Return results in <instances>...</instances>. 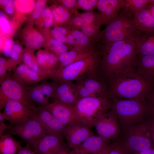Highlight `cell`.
I'll return each mask as SVG.
<instances>
[{
	"instance_id": "681fc988",
	"label": "cell",
	"mask_w": 154,
	"mask_h": 154,
	"mask_svg": "<svg viewBox=\"0 0 154 154\" xmlns=\"http://www.w3.org/2000/svg\"><path fill=\"white\" fill-rule=\"evenodd\" d=\"M111 148V144H109L100 151L92 154H109Z\"/></svg>"
},
{
	"instance_id": "9f6ffc18",
	"label": "cell",
	"mask_w": 154,
	"mask_h": 154,
	"mask_svg": "<svg viewBox=\"0 0 154 154\" xmlns=\"http://www.w3.org/2000/svg\"><path fill=\"white\" fill-rule=\"evenodd\" d=\"M11 50L15 51L19 54L22 51V48L20 45L16 44L13 46Z\"/></svg>"
},
{
	"instance_id": "ee69618b",
	"label": "cell",
	"mask_w": 154,
	"mask_h": 154,
	"mask_svg": "<svg viewBox=\"0 0 154 154\" xmlns=\"http://www.w3.org/2000/svg\"><path fill=\"white\" fill-rule=\"evenodd\" d=\"M17 154H35L33 151L31 149V147L26 145L24 147H22Z\"/></svg>"
},
{
	"instance_id": "ac0fdd59",
	"label": "cell",
	"mask_w": 154,
	"mask_h": 154,
	"mask_svg": "<svg viewBox=\"0 0 154 154\" xmlns=\"http://www.w3.org/2000/svg\"><path fill=\"white\" fill-rule=\"evenodd\" d=\"M96 8L109 23L126 8L125 0H98Z\"/></svg>"
},
{
	"instance_id": "9c48e42d",
	"label": "cell",
	"mask_w": 154,
	"mask_h": 154,
	"mask_svg": "<svg viewBox=\"0 0 154 154\" xmlns=\"http://www.w3.org/2000/svg\"><path fill=\"white\" fill-rule=\"evenodd\" d=\"M29 87L25 86L12 76L8 75L0 84V111L4 109L7 102L10 100L19 101L33 110L36 106L30 104L26 96V92Z\"/></svg>"
},
{
	"instance_id": "b9f144b4",
	"label": "cell",
	"mask_w": 154,
	"mask_h": 154,
	"mask_svg": "<svg viewBox=\"0 0 154 154\" xmlns=\"http://www.w3.org/2000/svg\"><path fill=\"white\" fill-rule=\"evenodd\" d=\"M6 119L3 112H0V136L3 135V133L9 127V125L5 123Z\"/></svg>"
},
{
	"instance_id": "5b68a950",
	"label": "cell",
	"mask_w": 154,
	"mask_h": 154,
	"mask_svg": "<svg viewBox=\"0 0 154 154\" xmlns=\"http://www.w3.org/2000/svg\"><path fill=\"white\" fill-rule=\"evenodd\" d=\"M101 59L100 48L91 56L58 70L51 80L57 82H77L88 77L99 76Z\"/></svg>"
},
{
	"instance_id": "8d00e7d4",
	"label": "cell",
	"mask_w": 154,
	"mask_h": 154,
	"mask_svg": "<svg viewBox=\"0 0 154 154\" xmlns=\"http://www.w3.org/2000/svg\"><path fill=\"white\" fill-rule=\"evenodd\" d=\"M109 154H128L120 142L117 140L111 143Z\"/></svg>"
},
{
	"instance_id": "6f0895ef",
	"label": "cell",
	"mask_w": 154,
	"mask_h": 154,
	"mask_svg": "<svg viewBox=\"0 0 154 154\" xmlns=\"http://www.w3.org/2000/svg\"><path fill=\"white\" fill-rule=\"evenodd\" d=\"M55 39L56 40L63 43L66 42V37L63 36L56 35L53 36Z\"/></svg>"
},
{
	"instance_id": "11a10c76",
	"label": "cell",
	"mask_w": 154,
	"mask_h": 154,
	"mask_svg": "<svg viewBox=\"0 0 154 154\" xmlns=\"http://www.w3.org/2000/svg\"><path fill=\"white\" fill-rule=\"evenodd\" d=\"M42 11L36 8L32 13V17L35 19L38 18L39 16Z\"/></svg>"
},
{
	"instance_id": "9a60e30c",
	"label": "cell",
	"mask_w": 154,
	"mask_h": 154,
	"mask_svg": "<svg viewBox=\"0 0 154 154\" xmlns=\"http://www.w3.org/2000/svg\"><path fill=\"white\" fill-rule=\"evenodd\" d=\"M3 112L6 120L10 125H13L23 122L33 114V110L20 102L10 100L6 103Z\"/></svg>"
},
{
	"instance_id": "7402d4cb",
	"label": "cell",
	"mask_w": 154,
	"mask_h": 154,
	"mask_svg": "<svg viewBox=\"0 0 154 154\" xmlns=\"http://www.w3.org/2000/svg\"><path fill=\"white\" fill-rule=\"evenodd\" d=\"M136 70L147 81L154 84V55L137 56Z\"/></svg>"
},
{
	"instance_id": "816d5d0a",
	"label": "cell",
	"mask_w": 154,
	"mask_h": 154,
	"mask_svg": "<svg viewBox=\"0 0 154 154\" xmlns=\"http://www.w3.org/2000/svg\"><path fill=\"white\" fill-rule=\"evenodd\" d=\"M33 38L41 43L44 41V37L40 33L38 32L34 33L33 35Z\"/></svg>"
},
{
	"instance_id": "6da1fadb",
	"label": "cell",
	"mask_w": 154,
	"mask_h": 154,
	"mask_svg": "<svg viewBox=\"0 0 154 154\" xmlns=\"http://www.w3.org/2000/svg\"><path fill=\"white\" fill-rule=\"evenodd\" d=\"M99 44L101 53L99 76L106 81L118 73L136 69L137 52L133 39Z\"/></svg>"
},
{
	"instance_id": "44dd1931",
	"label": "cell",
	"mask_w": 154,
	"mask_h": 154,
	"mask_svg": "<svg viewBox=\"0 0 154 154\" xmlns=\"http://www.w3.org/2000/svg\"><path fill=\"white\" fill-rule=\"evenodd\" d=\"M99 50V44L97 43L94 47L84 50H70L63 53L58 57L59 66L58 70L86 58L95 53Z\"/></svg>"
},
{
	"instance_id": "3957f363",
	"label": "cell",
	"mask_w": 154,
	"mask_h": 154,
	"mask_svg": "<svg viewBox=\"0 0 154 154\" xmlns=\"http://www.w3.org/2000/svg\"><path fill=\"white\" fill-rule=\"evenodd\" d=\"M108 99L110 110L116 116L121 129L145 121L152 117L145 99Z\"/></svg>"
},
{
	"instance_id": "03108f58",
	"label": "cell",
	"mask_w": 154,
	"mask_h": 154,
	"mask_svg": "<svg viewBox=\"0 0 154 154\" xmlns=\"http://www.w3.org/2000/svg\"><path fill=\"white\" fill-rule=\"evenodd\" d=\"M0 19H5L6 18V16L5 14L3 12H0Z\"/></svg>"
},
{
	"instance_id": "db71d44e",
	"label": "cell",
	"mask_w": 154,
	"mask_h": 154,
	"mask_svg": "<svg viewBox=\"0 0 154 154\" xmlns=\"http://www.w3.org/2000/svg\"><path fill=\"white\" fill-rule=\"evenodd\" d=\"M19 54L16 52L11 50L9 56L12 61L17 62L19 58Z\"/></svg>"
},
{
	"instance_id": "836d02e7",
	"label": "cell",
	"mask_w": 154,
	"mask_h": 154,
	"mask_svg": "<svg viewBox=\"0 0 154 154\" xmlns=\"http://www.w3.org/2000/svg\"><path fill=\"white\" fill-rule=\"evenodd\" d=\"M74 84L75 94L77 100L88 97H97L80 82H76Z\"/></svg>"
},
{
	"instance_id": "5bb4252c",
	"label": "cell",
	"mask_w": 154,
	"mask_h": 154,
	"mask_svg": "<svg viewBox=\"0 0 154 154\" xmlns=\"http://www.w3.org/2000/svg\"><path fill=\"white\" fill-rule=\"evenodd\" d=\"M69 149L62 137L47 133L39 140L33 149L35 154H57L68 151Z\"/></svg>"
},
{
	"instance_id": "83f0119b",
	"label": "cell",
	"mask_w": 154,
	"mask_h": 154,
	"mask_svg": "<svg viewBox=\"0 0 154 154\" xmlns=\"http://www.w3.org/2000/svg\"><path fill=\"white\" fill-rule=\"evenodd\" d=\"M69 33L76 41V45L72 50L82 51L94 47L96 43H93L91 40L78 29H71Z\"/></svg>"
},
{
	"instance_id": "d4e9b609",
	"label": "cell",
	"mask_w": 154,
	"mask_h": 154,
	"mask_svg": "<svg viewBox=\"0 0 154 154\" xmlns=\"http://www.w3.org/2000/svg\"><path fill=\"white\" fill-rule=\"evenodd\" d=\"M133 40L136 46L137 56L154 55V30L140 34Z\"/></svg>"
},
{
	"instance_id": "e0dca14e",
	"label": "cell",
	"mask_w": 154,
	"mask_h": 154,
	"mask_svg": "<svg viewBox=\"0 0 154 154\" xmlns=\"http://www.w3.org/2000/svg\"><path fill=\"white\" fill-rule=\"evenodd\" d=\"M109 144L107 141L99 136H90L72 150L69 154H92L104 148Z\"/></svg>"
},
{
	"instance_id": "7bdbcfd3",
	"label": "cell",
	"mask_w": 154,
	"mask_h": 154,
	"mask_svg": "<svg viewBox=\"0 0 154 154\" xmlns=\"http://www.w3.org/2000/svg\"><path fill=\"white\" fill-rule=\"evenodd\" d=\"M77 1L76 0H63L61 2L64 7L70 9L75 8Z\"/></svg>"
},
{
	"instance_id": "7dc6e473",
	"label": "cell",
	"mask_w": 154,
	"mask_h": 154,
	"mask_svg": "<svg viewBox=\"0 0 154 154\" xmlns=\"http://www.w3.org/2000/svg\"><path fill=\"white\" fill-rule=\"evenodd\" d=\"M149 124L151 132L153 147L154 148V119L152 117L149 120Z\"/></svg>"
},
{
	"instance_id": "60d3db41",
	"label": "cell",
	"mask_w": 154,
	"mask_h": 154,
	"mask_svg": "<svg viewBox=\"0 0 154 154\" xmlns=\"http://www.w3.org/2000/svg\"><path fill=\"white\" fill-rule=\"evenodd\" d=\"M31 40L29 39L27 40L26 44L27 46L30 49H35L38 48L42 46V44L35 39L32 38Z\"/></svg>"
},
{
	"instance_id": "52a82bcc",
	"label": "cell",
	"mask_w": 154,
	"mask_h": 154,
	"mask_svg": "<svg viewBox=\"0 0 154 154\" xmlns=\"http://www.w3.org/2000/svg\"><path fill=\"white\" fill-rule=\"evenodd\" d=\"M74 109L78 121L90 128L100 116L110 110L108 99L106 97H90L78 100Z\"/></svg>"
},
{
	"instance_id": "f907efd6",
	"label": "cell",
	"mask_w": 154,
	"mask_h": 154,
	"mask_svg": "<svg viewBox=\"0 0 154 154\" xmlns=\"http://www.w3.org/2000/svg\"><path fill=\"white\" fill-rule=\"evenodd\" d=\"M46 1L43 0H37L36 3V8L42 11L43 10L46 3Z\"/></svg>"
},
{
	"instance_id": "f546056e",
	"label": "cell",
	"mask_w": 154,
	"mask_h": 154,
	"mask_svg": "<svg viewBox=\"0 0 154 154\" xmlns=\"http://www.w3.org/2000/svg\"><path fill=\"white\" fill-rule=\"evenodd\" d=\"M54 19L60 23H65L73 15L70 9L61 6L52 9Z\"/></svg>"
},
{
	"instance_id": "cb8c5ba5",
	"label": "cell",
	"mask_w": 154,
	"mask_h": 154,
	"mask_svg": "<svg viewBox=\"0 0 154 154\" xmlns=\"http://www.w3.org/2000/svg\"><path fill=\"white\" fill-rule=\"evenodd\" d=\"M148 5L133 15L136 28L141 34L154 30V18L150 13Z\"/></svg>"
},
{
	"instance_id": "ab89813d",
	"label": "cell",
	"mask_w": 154,
	"mask_h": 154,
	"mask_svg": "<svg viewBox=\"0 0 154 154\" xmlns=\"http://www.w3.org/2000/svg\"><path fill=\"white\" fill-rule=\"evenodd\" d=\"M52 48L55 54L58 58L61 54L69 50V48L67 45L63 44L53 47Z\"/></svg>"
},
{
	"instance_id": "30bf717a",
	"label": "cell",
	"mask_w": 154,
	"mask_h": 154,
	"mask_svg": "<svg viewBox=\"0 0 154 154\" xmlns=\"http://www.w3.org/2000/svg\"><path fill=\"white\" fill-rule=\"evenodd\" d=\"M98 136L107 140L115 141L119 137L121 128L115 114L110 110L100 116L94 122Z\"/></svg>"
},
{
	"instance_id": "4fadbf2b",
	"label": "cell",
	"mask_w": 154,
	"mask_h": 154,
	"mask_svg": "<svg viewBox=\"0 0 154 154\" xmlns=\"http://www.w3.org/2000/svg\"><path fill=\"white\" fill-rule=\"evenodd\" d=\"M31 116L40 124L47 133L64 136L65 126L43 106H36Z\"/></svg>"
},
{
	"instance_id": "74e56055",
	"label": "cell",
	"mask_w": 154,
	"mask_h": 154,
	"mask_svg": "<svg viewBox=\"0 0 154 154\" xmlns=\"http://www.w3.org/2000/svg\"><path fill=\"white\" fill-rule=\"evenodd\" d=\"M145 100L148 104L152 117L154 119V85L147 94Z\"/></svg>"
},
{
	"instance_id": "7a4b0ae2",
	"label": "cell",
	"mask_w": 154,
	"mask_h": 154,
	"mask_svg": "<svg viewBox=\"0 0 154 154\" xmlns=\"http://www.w3.org/2000/svg\"><path fill=\"white\" fill-rule=\"evenodd\" d=\"M106 82L108 90L106 97L110 99H145L154 85L139 75L135 69L112 76Z\"/></svg>"
},
{
	"instance_id": "e7e4bbea",
	"label": "cell",
	"mask_w": 154,
	"mask_h": 154,
	"mask_svg": "<svg viewBox=\"0 0 154 154\" xmlns=\"http://www.w3.org/2000/svg\"><path fill=\"white\" fill-rule=\"evenodd\" d=\"M8 0H1L0 1V3L3 5H6L8 2Z\"/></svg>"
},
{
	"instance_id": "ffe728a7",
	"label": "cell",
	"mask_w": 154,
	"mask_h": 154,
	"mask_svg": "<svg viewBox=\"0 0 154 154\" xmlns=\"http://www.w3.org/2000/svg\"><path fill=\"white\" fill-rule=\"evenodd\" d=\"M36 58L45 77L51 79L59 67L58 58L54 53L48 52H38Z\"/></svg>"
},
{
	"instance_id": "2e32d148",
	"label": "cell",
	"mask_w": 154,
	"mask_h": 154,
	"mask_svg": "<svg viewBox=\"0 0 154 154\" xmlns=\"http://www.w3.org/2000/svg\"><path fill=\"white\" fill-rule=\"evenodd\" d=\"M43 106L65 126L72 122L78 121L74 106L58 101H53Z\"/></svg>"
},
{
	"instance_id": "680465c9",
	"label": "cell",
	"mask_w": 154,
	"mask_h": 154,
	"mask_svg": "<svg viewBox=\"0 0 154 154\" xmlns=\"http://www.w3.org/2000/svg\"><path fill=\"white\" fill-rule=\"evenodd\" d=\"M49 42L51 44V48L56 46L62 44V43L56 40L55 39H50Z\"/></svg>"
},
{
	"instance_id": "f1b7e54d",
	"label": "cell",
	"mask_w": 154,
	"mask_h": 154,
	"mask_svg": "<svg viewBox=\"0 0 154 154\" xmlns=\"http://www.w3.org/2000/svg\"><path fill=\"white\" fill-rule=\"evenodd\" d=\"M70 10L73 15L80 17L86 23L95 24L100 27L103 25H106L108 23L99 13L95 12L93 10L79 13L75 8Z\"/></svg>"
},
{
	"instance_id": "6125c7cd",
	"label": "cell",
	"mask_w": 154,
	"mask_h": 154,
	"mask_svg": "<svg viewBox=\"0 0 154 154\" xmlns=\"http://www.w3.org/2000/svg\"><path fill=\"white\" fill-rule=\"evenodd\" d=\"M13 42L12 40L11 39H8L5 41V46L12 48V47L13 46Z\"/></svg>"
},
{
	"instance_id": "277c9868",
	"label": "cell",
	"mask_w": 154,
	"mask_h": 154,
	"mask_svg": "<svg viewBox=\"0 0 154 154\" xmlns=\"http://www.w3.org/2000/svg\"><path fill=\"white\" fill-rule=\"evenodd\" d=\"M133 21V15L125 8L114 20L101 31L95 43L104 44L126 39H133L139 35Z\"/></svg>"
},
{
	"instance_id": "d6986e66",
	"label": "cell",
	"mask_w": 154,
	"mask_h": 154,
	"mask_svg": "<svg viewBox=\"0 0 154 154\" xmlns=\"http://www.w3.org/2000/svg\"><path fill=\"white\" fill-rule=\"evenodd\" d=\"M52 98L53 101H58L67 105L74 106L77 101L74 83L71 81L58 82Z\"/></svg>"
},
{
	"instance_id": "be15d7a7",
	"label": "cell",
	"mask_w": 154,
	"mask_h": 154,
	"mask_svg": "<svg viewBox=\"0 0 154 154\" xmlns=\"http://www.w3.org/2000/svg\"><path fill=\"white\" fill-rule=\"evenodd\" d=\"M148 6L150 13L154 18V2L149 4Z\"/></svg>"
},
{
	"instance_id": "8fae6325",
	"label": "cell",
	"mask_w": 154,
	"mask_h": 154,
	"mask_svg": "<svg viewBox=\"0 0 154 154\" xmlns=\"http://www.w3.org/2000/svg\"><path fill=\"white\" fill-rule=\"evenodd\" d=\"M58 84V82L53 81H45L30 86L26 92L27 99L30 104L35 106L46 104L53 96Z\"/></svg>"
},
{
	"instance_id": "d6a6232c",
	"label": "cell",
	"mask_w": 154,
	"mask_h": 154,
	"mask_svg": "<svg viewBox=\"0 0 154 154\" xmlns=\"http://www.w3.org/2000/svg\"><path fill=\"white\" fill-rule=\"evenodd\" d=\"M100 27L93 24L86 23L81 29V31L88 37L94 43L100 33Z\"/></svg>"
},
{
	"instance_id": "484cf974",
	"label": "cell",
	"mask_w": 154,
	"mask_h": 154,
	"mask_svg": "<svg viewBox=\"0 0 154 154\" xmlns=\"http://www.w3.org/2000/svg\"><path fill=\"white\" fill-rule=\"evenodd\" d=\"M79 82L97 97L106 96L108 86L106 81L100 77H90Z\"/></svg>"
},
{
	"instance_id": "e575fe53",
	"label": "cell",
	"mask_w": 154,
	"mask_h": 154,
	"mask_svg": "<svg viewBox=\"0 0 154 154\" xmlns=\"http://www.w3.org/2000/svg\"><path fill=\"white\" fill-rule=\"evenodd\" d=\"M98 0H78L75 8L86 11L93 10L97 7Z\"/></svg>"
},
{
	"instance_id": "d590c367",
	"label": "cell",
	"mask_w": 154,
	"mask_h": 154,
	"mask_svg": "<svg viewBox=\"0 0 154 154\" xmlns=\"http://www.w3.org/2000/svg\"><path fill=\"white\" fill-rule=\"evenodd\" d=\"M86 23L81 17L73 15L65 24L71 29H81Z\"/></svg>"
},
{
	"instance_id": "1f68e13d",
	"label": "cell",
	"mask_w": 154,
	"mask_h": 154,
	"mask_svg": "<svg viewBox=\"0 0 154 154\" xmlns=\"http://www.w3.org/2000/svg\"><path fill=\"white\" fill-rule=\"evenodd\" d=\"M24 64L31 70L46 79L44 74L40 70L37 60H35L31 54L28 52H24L22 56Z\"/></svg>"
},
{
	"instance_id": "8992f818",
	"label": "cell",
	"mask_w": 154,
	"mask_h": 154,
	"mask_svg": "<svg viewBox=\"0 0 154 154\" xmlns=\"http://www.w3.org/2000/svg\"><path fill=\"white\" fill-rule=\"evenodd\" d=\"M150 119L121 129L120 136L117 140L128 154L153 147Z\"/></svg>"
},
{
	"instance_id": "7c38bea8",
	"label": "cell",
	"mask_w": 154,
	"mask_h": 154,
	"mask_svg": "<svg viewBox=\"0 0 154 154\" xmlns=\"http://www.w3.org/2000/svg\"><path fill=\"white\" fill-rule=\"evenodd\" d=\"M94 135L90 128L78 121L72 122L65 127L63 135L69 149H72L89 137Z\"/></svg>"
},
{
	"instance_id": "f35d334b",
	"label": "cell",
	"mask_w": 154,
	"mask_h": 154,
	"mask_svg": "<svg viewBox=\"0 0 154 154\" xmlns=\"http://www.w3.org/2000/svg\"><path fill=\"white\" fill-rule=\"evenodd\" d=\"M71 29L68 27H67V28L62 27H56L52 30L51 33L53 36L61 35L66 37L69 33Z\"/></svg>"
},
{
	"instance_id": "bcb514c9",
	"label": "cell",
	"mask_w": 154,
	"mask_h": 154,
	"mask_svg": "<svg viewBox=\"0 0 154 154\" xmlns=\"http://www.w3.org/2000/svg\"><path fill=\"white\" fill-rule=\"evenodd\" d=\"M41 15L44 17H48V18L52 19H54L52 11L48 7L43 9L41 13Z\"/></svg>"
},
{
	"instance_id": "4316f807",
	"label": "cell",
	"mask_w": 154,
	"mask_h": 154,
	"mask_svg": "<svg viewBox=\"0 0 154 154\" xmlns=\"http://www.w3.org/2000/svg\"><path fill=\"white\" fill-rule=\"evenodd\" d=\"M22 147L12 135L3 134L0 136V154H17Z\"/></svg>"
},
{
	"instance_id": "f6af8a7d",
	"label": "cell",
	"mask_w": 154,
	"mask_h": 154,
	"mask_svg": "<svg viewBox=\"0 0 154 154\" xmlns=\"http://www.w3.org/2000/svg\"><path fill=\"white\" fill-rule=\"evenodd\" d=\"M0 24L3 33H6L9 31L10 26L8 22L6 19H0Z\"/></svg>"
},
{
	"instance_id": "91938a15",
	"label": "cell",
	"mask_w": 154,
	"mask_h": 154,
	"mask_svg": "<svg viewBox=\"0 0 154 154\" xmlns=\"http://www.w3.org/2000/svg\"><path fill=\"white\" fill-rule=\"evenodd\" d=\"M11 50V48L5 46L3 50L4 55L6 57L9 56Z\"/></svg>"
},
{
	"instance_id": "f5cc1de1",
	"label": "cell",
	"mask_w": 154,
	"mask_h": 154,
	"mask_svg": "<svg viewBox=\"0 0 154 154\" xmlns=\"http://www.w3.org/2000/svg\"><path fill=\"white\" fill-rule=\"evenodd\" d=\"M133 154H154V148L151 147L145 149Z\"/></svg>"
},
{
	"instance_id": "94428289",
	"label": "cell",
	"mask_w": 154,
	"mask_h": 154,
	"mask_svg": "<svg viewBox=\"0 0 154 154\" xmlns=\"http://www.w3.org/2000/svg\"><path fill=\"white\" fill-rule=\"evenodd\" d=\"M53 23V19L48 18L44 22V25L46 27H48L50 26Z\"/></svg>"
},
{
	"instance_id": "4dcf8cb0",
	"label": "cell",
	"mask_w": 154,
	"mask_h": 154,
	"mask_svg": "<svg viewBox=\"0 0 154 154\" xmlns=\"http://www.w3.org/2000/svg\"><path fill=\"white\" fill-rule=\"evenodd\" d=\"M126 8L133 15L149 4L154 2V0H125Z\"/></svg>"
},
{
	"instance_id": "c3c4849f",
	"label": "cell",
	"mask_w": 154,
	"mask_h": 154,
	"mask_svg": "<svg viewBox=\"0 0 154 154\" xmlns=\"http://www.w3.org/2000/svg\"><path fill=\"white\" fill-rule=\"evenodd\" d=\"M5 12L8 14H11L13 12V1L12 0H9L7 4L5 7Z\"/></svg>"
},
{
	"instance_id": "003e7915",
	"label": "cell",
	"mask_w": 154,
	"mask_h": 154,
	"mask_svg": "<svg viewBox=\"0 0 154 154\" xmlns=\"http://www.w3.org/2000/svg\"><path fill=\"white\" fill-rule=\"evenodd\" d=\"M57 154H69L68 151H64L61 152Z\"/></svg>"
},
{
	"instance_id": "ba28073f",
	"label": "cell",
	"mask_w": 154,
	"mask_h": 154,
	"mask_svg": "<svg viewBox=\"0 0 154 154\" xmlns=\"http://www.w3.org/2000/svg\"><path fill=\"white\" fill-rule=\"evenodd\" d=\"M4 132L5 134L18 136L33 149L39 140L47 133L38 121L32 116L23 122L9 125Z\"/></svg>"
},
{
	"instance_id": "603a6c76",
	"label": "cell",
	"mask_w": 154,
	"mask_h": 154,
	"mask_svg": "<svg viewBox=\"0 0 154 154\" xmlns=\"http://www.w3.org/2000/svg\"><path fill=\"white\" fill-rule=\"evenodd\" d=\"M12 77L27 87L46 79L34 72L25 64L19 65L14 70Z\"/></svg>"
}]
</instances>
